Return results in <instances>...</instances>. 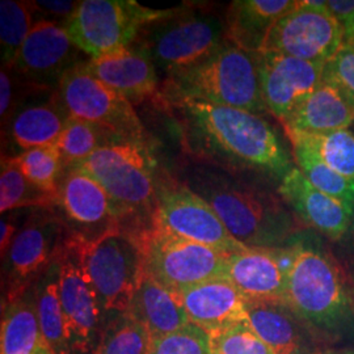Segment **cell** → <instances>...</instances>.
Instances as JSON below:
<instances>
[{
    "instance_id": "ba28073f",
    "label": "cell",
    "mask_w": 354,
    "mask_h": 354,
    "mask_svg": "<svg viewBox=\"0 0 354 354\" xmlns=\"http://www.w3.org/2000/svg\"><path fill=\"white\" fill-rule=\"evenodd\" d=\"M82 247L106 324L109 319L129 313L145 274L143 245L127 232L115 231L95 243L82 241Z\"/></svg>"
},
{
    "instance_id": "83f0119b",
    "label": "cell",
    "mask_w": 354,
    "mask_h": 354,
    "mask_svg": "<svg viewBox=\"0 0 354 354\" xmlns=\"http://www.w3.org/2000/svg\"><path fill=\"white\" fill-rule=\"evenodd\" d=\"M291 142L292 158L299 171L319 190L344 203L354 213V183L339 175L313 149L304 136L286 133Z\"/></svg>"
},
{
    "instance_id": "cb8c5ba5",
    "label": "cell",
    "mask_w": 354,
    "mask_h": 354,
    "mask_svg": "<svg viewBox=\"0 0 354 354\" xmlns=\"http://www.w3.org/2000/svg\"><path fill=\"white\" fill-rule=\"evenodd\" d=\"M298 3L292 0H235L230 4L225 19L226 37L243 50L260 53L273 26Z\"/></svg>"
},
{
    "instance_id": "30bf717a",
    "label": "cell",
    "mask_w": 354,
    "mask_h": 354,
    "mask_svg": "<svg viewBox=\"0 0 354 354\" xmlns=\"http://www.w3.org/2000/svg\"><path fill=\"white\" fill-rule=\"evenodd\" d=\"M57 88V97L70 115L104 127L121 140L147 143L133 104L88 73L86 61L70 67Z\"/></svg>"
},
{
    "instance_id": "e0dca14e",
    "label": "cell",
    "mask_w": 354,
    "mask_h": 354,
    "mask_svg": "<svg viewBox=\"0 0 354 354\" xmlns=\"http://www.w3.org/2000/svg\"><path fill=\"white\" fill-rule=\"evenodd\" d=\"M79 51L64 24L39 19L35 21L11 68L39 88H48L51 84L58 87L64 73L82 62L76 59Z\"/></svg>"
},
{
    "instance_id": "8fae6325",
    "label": "cell",
    "mask_w": 354,
    "mask_h": 354,
    "mask_svg": "<svg viewBox=\"0 0 354 354\" xmlns=\"http://www.w3.org/2000/svg\"><path fill=\"white\" fill-rule=\"evenodd\" d=\"M59 292L71 354H95L104 332V314L83 257L82 241L68 235L59 256Z\"/></svg>"
},
{
    "instance_id": "7bdbcfd3",
    "label": "cell",
    "mask_w": 354,
    "mask_h": 354,
    "mask_svg": "<svg viewBox=\"0 0 354 354\" xmlns=\"http://www.w3.org/2000/svg\"><path fill=\"white\" fill-rule=\"evenodd\" d=\"M324 7L336 20L344 24L354 13V0H326Z\"/></svg>"
},
{
    "instance_id": "9c48e42d",
    "label": "cell",
    "mask_w": 354,
    "mask_h": 354,
    "mask_svg": "<svg viewBox=\"0 0 354 354\" xmlns=\"http://www.w3.org/2000/svg\"><path fill=\"white\" fill-rule=\"evenodd\" d=\"M68 231L55 209H35L16 234L6 259V301L10 304L37 283L58 261Z\"/></svg>"
},
{
    "instance_id": "ee69618b",
    "label": "cell",
    "mask_w": 354,
    "mask_h": 354,
    "mask_svg": "<svg viewBox=\"0 0 354 354\" xmlns=\"http://www.w3.org/2000/svg\"><path fill=\"white\" fill-rule=\"evenodd\" d=\"M344 26V45H354V13L342 24Z\"/></svg>"
},
{
    "instance_id": "ffe728a7",
    "label": "cell",
    "mask_w": 354,
    "mask_h": 354,
    "mask_svg": "<svg viewBox=\"0 0 354 354\" xmlns=\"http://www.w3.org/2000/svg\"><path fill=\"white\" fill-rule=\"evenodd\" d=\"M248 324L276 354L317 353V335L285 301H247Z\"/></svg>"
},
{
    "instance_id": "8992f818",
    "label": "cell",
    "mask_w": 354,
    "mask_h": 354,
    "mask_svg": "<svg viewBox=\"0 0 354 354\" xmlns=\"http://www.w3.org/2000/svg\"><path fill=\"white\" fill-rule=\"evenodd\" d=\"M226 41V24L216 15L180 8L145 26L136 44L168 76L201 62Z\"/></svg>"
},
{
    "instance_id": "ab89813d",
    "label": "cell",
    "mask_w": 354,
    "mask_h": 354,
    "mask_svg": "<svg viewBox=\"0 0 354 354\" xmlns=\"http://www.w3.org/2000/svg\"><path fill=\"white\" fill-rule=\"evenodd\" d=\"M11 67H1L0 71V115L1 122L8 124L12 118L13 83Z\"/></svg>"
},
{
    "instance_id": "f6af8a7d",
    "label": "cell",
    "mask_w": 354,
    "mask_h": 354,
    "mask_svg": "<svg viewBox=\"0 0 354 354\" xmlns=\"http://www.w3.org/2000/svg\"><path fill=\"white\" fill-rule=\"evenodd\" d=\"M314 354H354V348H344V349H329V351H319Z\"/></svg>"
},
{
    "instance_id": "7a4b0ae2",
    "label": "cell",
    "mask_w": 354,
    "mask_h": 354,
    "mask_svg": "<svg viewBox=\"0 0 354 354\" xmlns=\"http://www.w3.org/2000/svg\"><path fill=\"white\" fill-rule=\"evenodd\" d=\"M192 181L190 189L212 205L228 232L248 248L285 247L306 231L279 192L263 184L207 169L196 171Z\"/></svg>"
},
{
    "instance_id": "60d3db41",
    "label": "cell",
    "mask_w": 354,
    "mask_h": 354,
    "mask_svg": "<svg viewBox=\"0 0 354 354\" xmlns=\"http://www.w3.org/2000/svg\"><path fill=\"white\" fill-rule=\"evenodd\" d=\"M35 10L41 13L42 16H51L53 21L55 19H62L64 23L75 12L79 1H32ZM58 23V21H57Z\"/></svg>"
},
{
    "instance_id": "d6986e66",
    "label": "cell",
    "mask_w": 354,
    "mask_h": 354,
    "mask_svg": "<svg viewBox=\"0 0 354 354\" xmlns=\"http://www.w3.org/2000/svg\"><path fill=\"white\" fill-rule=\"evenodd\" d=\"M279 193L307 227L329 243L340 241L351 226L353 213L339 200L315 188L297 165L279 181Z\"/></svg>"
},
{
    "instance_id": "74e56055",
    "label": "cell",
    "mask_w": 354,
    "mask_h": 354,
    "mask_svg": "<svg viewBox=\"0 0 354 354\" xmlns=\"http://www.w3.org/2000/svg\"><path fill=\"white\" fill-rule=\"evenodd\" d=\"M323 82L342 91L354 105V49L344 45L339 53L324 64Z\"/></svg>"
},
{
    "instance_id": "4fadbf2b",
    "label": "cell",
    "mask_w": 354,
    "mask_h": 354,
    "mask_svg": "<svg viewBox=\"0 0 354 354\" xmlns=\"http://www.w3.org/2000/svg\"><path fill=\"white\" fill-rule=\"evenodd\" d=\"M155 228L223 254L248 248L228 232L210 203L188 185L177 183L159 180Z\"/></svg>"
},
{
    "instance_id": "2e32d148",
    "label": "cell",
    "mask_w": 354,
    "mask_h": 354,
    "mask_svg": "<svg viewBox=\"0 0 354 354\" xmlns=\"http://www.w3.org/2000/svg\"><path fill=\"white\" fill-rule=\"evenodd\" d=\"M261 91L269 113L285 122L323 82L324 64L273 51L256 53Z\"/></svg>"
},
{
    "instance_id": "8d00e7d4",
    "label": "cell",
    "mask_w": 354,
    "mask_h": 354,
    "mask_svg": "<svg viewBox=\"0 0 354 354\" xmlns=\"http://www.w3.org/2000/svg\"><path fill=\"white\" fill-rule=\"evenodd\" d=\"M212 351L213 354H276L256 335L248 322L213 335Z\"/></svg>"
},
{
    "instance_id": "4dcf8cb0",
    "label": "cell",
    "mask_w": 354,
    "mask_h": 354,
    "mask_svg": "<svg viewBox=\"0 0 354 354\" xmlns=\"http://www.w3.org/2000/svg\"><path fill=\"white\" fill-rule=\"evenodd\" d=\"M118 140H125L118 138L104 127L70 115L55 146L61 153L64 168L67 169L80 165L96 150Z\"/></svg>"
},
{
    "instance_id": "3957f363",
    "label": "cell",
    "mask_w": 354,
    "mask_h": 354,
    "mask_svg": "<svg viewBox=\"0 0 354 354\" xmlns=\"http://www.w3.org/2000/svg\"><path fill=\"white\" fill-rule=\"evenodd\" d=\"M297 260L288 277L286 304L317 335L337 342L354 336V291L328 243L307 231L297 239Z\"/></svg>"
},
{
    "instance_id": "d6a6232c",
    "label": "cell",
    "mask_w": 354,
    "mask_h": 354,
    "mask_svg": "<svg viewBox=\"0 0 354 354\" xmlns=\"http://www.w3.org/2000/svg\"><path fill=\"white\" fill-rule=\"evenodd\" d=\"M151 337L145 326L129 313L106 322L95 354H149Z\"/></svg>"
},
{
    "instance_id": "603a6c76",
    "label": "cell",
    "mask_w": 354,
    "mask_h": 354,
    "mask_svg": "<svg viewBox=\"0 0 354 354\" xmlns=\"http://www.w3.org/2000/svg\"><path fill=\"white\" fill-rule=\"evenodd\" d=\"M354 124V105L340 89L322 82L290 117L282 122L286 133L326 136Z\"/></svg>"
},
{
    "instance_id": "f546056e",
    "label": "cell",
    "mask_w": 354,
    "mask_h": 354,
    "mask_svg": "<svg viewBox=\"0 0 354 354\" xmlns=\"http://www.w3.org/2000/svg\"><path fill=\"white\" fill-rule=\"evenodd\" d=\"M57 197L39 189L23 174L13 156L1 158L0 212L1 214L21 207L55 209Z\"/></svg>"
},
{
    "instance_id": "f1b7e54d",
    "label": "cell",
    "mask_w": 354,
    "mask_h": 354,
    "mask_svg": "<svg viewBox=\"0 0 354 354\" xmlns=\"http://www.w3.org/2000/svg\"><path fill=\"white\" fill-rule=\"evenodd\" d=\"M59 260V259H58ZM42 340L53 354H71L64 329L59 292V261L54 263L35 285Z\"/></svg>"
},
{
    "instance_id": "6da1fadb",
    "label": "cell",
    "mask_w": 354,
    "mask_h": 354,
    "mask_svg": "<svg viewBox=\"0 0 354 354\" xmlns=\"http://www.w3.org/2000/svg\"><path fill=\"white\" fill-rule=\"evenodd\" d=\"M178 113L190 153L225 169L282 180L294 167L277 130L257 114L206 102L169 105Z\"/></svg>"
},
{
    "instance_id": "52a82bcc",
    "label": "cell",
    "mask_w": 354,
    "mask_h": 354,
    "mask_svg": "<svg viewBox=\"0 0 354 354\" xmlns=\"http://www.w3.org/2000/svg\"><path fill=\"white\" fill-rule=\"evenodd\" d=\"M171 10H151L134 0H84L64 23L73 44L89 58L133 45L142 29Z\"/></svg>"
},
{
    "instance_id": "f35d334b",
    "label": "cell",
    "mask_w": 354,
    "mask_h": 354,
    "mask_svg": "<svg viewBox=\"0 0 354 354\" xmlns=\"http://www.w3.org/2000/svg\"><path fill=\"white\" fill-rule=\"evenodd\" d=\"M328 243L329 251L342 268L346 281L354 291V213L351 226L340 241Z\"/></svg>"
},
{
    "instance_id": "d590c367",
    "label": "cell",
    "mask_w": 354,
    "mask_h": 354,
    "mask_svg": "<svg viewBox=\"0 0 354 354\" xmlns=\"http://www.w3.org/2000/svg\"><path fill=\"white\" fill-rule=\"evenodd\" d=\"M149 354H213L212 335L189 323L167 336L152 339Z\"/></svg>"
},
{
    "instance_id": "1f68e13d",
    "label": "cell",
    "mask_w": 354,
    "mask_h": 354,
    "mask_svg": "<svg viewBox=\"0 0 354 354\" xmlns=\"http://www.w3.org/2000/svg\"><path fill=\"white\" fill-rule=\"evenodd\" d=\"M32 1L1 0L0 3V46L3 67H13L26 37L35 26Z\"/></svg>"
},
{
    "instance_id": "277c9868",
    "label": "cell",
    "mask_w": 354,
    "mask_h": 354,
    "mask_svg": "<svg viewBox=\"0 0 354 354\" xmlns=\"http://www.w3.org/2000/svg\"><path fill=\"white\" fill-rule=\"evenodd\" d=\"M75 167L108 193L120 230L143 241L155 228L159 185L149 143L118 140L96 150Z\"/></svg>"
},
{
    "instance_id": "7c38bea8",
    "label": "cell",
    "mask_w": 354,
    "mask_h": 354,
    "mask_svg": "<svg viewBox=\"0 0 354 354\" xmlns=\"http://www.w3.org/2000/svg\"><path fill=\"white\" fill-rule=\"evenodd\" d=\"M145 272L178 294L209 279H225L227 254L153 228L142 241Z\"/></svg>"
},
{
    "instance_id": "d4e9b609",
    "label": "cell",
    "mask_w": 354,
    "mask_h": 354,
    "mask_svg": "<svg viewBox=\"0 0 354 354\" xmlns=\"http://www.w3.org/2000/svg\"><path fill=\"white\" fill-rule=\"evenodd\" d=\"M129 314L140 322L150 337H163L189 324L176 294L165 289L146 272L130 304Z\"/></svg>"
},
{
    "instance_id": "ac0fdd59",
    "label": "cell",
    "mask_w": 354,
    "mask_h": 354,
    "mask_svg": "<svg viewBox=\"0 0 354 354\" xmlns=\"http://www.w3.org/2000/svg\"><path fill=\"white\" fill-rule=\"evenodd\" d=\"M92 75L131 104L162 99L158 70L147 51L136 42L127 48L86 61Z\"/></svg>"
},
{
    "instance_id": "e575fe53",
    "label": "cell",
    "mask_w": 354,
    "mask_h": 354,
    "mask_svg": "<svg viewBox=\"0 0 354 354\" xmlns=\"http://www.w3.org/2000/svg\"><path fill=\"white\" fill-rule=\"evenodd\" d=\"M304 137L335 172L354 183V134L351 129L326 136Z\"/></svg>"
},
{
    "instance_id": "5b68a950",
    "label": "cell",
    "mask_w": 354,
    "mask_h": 354,
    "mask_svg": "<svg viewBox=\"0 0 354 354\" xmlns=\"http://www.w3.org/2000/svg\"><path fill=\"white\" fill-rule=\"evenodd\" d=\"M162 99L168 106L181 102H206L264 117L266 108L256 53L226 41L201 62L165 76Z\"/></svg>"
},
{
    "instance_id": "7dc6e473",
    "label": "cell",
    "mask_w": 354,
    "mask_h": 354,
    "mask_svg": "<svg viewBox=\"0 0 354 354\" xmlns=\"http://www.w3.org/2000/svg\"><path fill=\"white\" fill-rule=\"evenodd\" d=\"M353 127V130H352V131H353V134H354V124H353V125H352V127Z\"/></svg>"
},
{
    "instance_id": "c3c4849f",
    "label": "cell",
    "mask_w": 354,
    "mask_h": 354,
    "mask_svg": "<svg viewBox=\"0 0 354 354\" xmlns=\"http://www.w3.org/2000/svg\"><path fill=\"white\" fill-rule=\"evenodd\" d=\"M349 46H352V48L354 49V45H349Z\"/></svg>"
},
{
    "instance_id": "b9f144b4",
    "label": "cell",
    "mask_w": 354,
    "mask_h": 354,
    "mask_svg": "<svg viewBox=\"0 0 354 354\" xmlns=\"http://www.w3.org/2000/svg\"><path fill=\"white\" fill-rule=\"evenodd\" d=\"M20 228L17 227V222L16 219H12V215L8 216H3L1 222H0V251H1V257L6 256V253L8 252L13 239L16 236V234L19 232Z\"/></svg>"
},
{
    "instance_id": "4316f807",
    "label": "cell",
    "mask_w": 354,
    "mask_h": 354,
    "mask_svg": "<svg viewBox=\"0 0 354 354\" xmlns=\"http://www.w3.org/2000/svg\"><path fill=\"white\" fill-rule=\"evenodd\" d=\"M0 340L1 354H33L44 342L35 286L3 306Z\"/></svg>"
},
{
    "instance_id": "bcb514c9",
    "label": "cell",
    "mask_w": 354,
    "mask_h": 354,
    "mask_svg": "<svg viewBox=\"0 0 354 354\" xmlns=\"http://www.w3.org/2000/svg\"><path fill=\"white\" fill-rule=\"evenodd\" d=\"M33 354H53V352H51L50 349H49V346H48L45 342H42V344L38 346L37 351Z\"/></svg>"
},
{
    "instance_id": "5bb4252c",
    "label": "cell",
    "mask_w": 354,
    "mask_h": 354,
    "mask_svg": "<svg viewBox=\"0 0 354 354\" xmlns=\"http://www.w3.org/2000/svg\"><path fill=\"white\" fill-rule=\"evenodd\" d=\"M326 0H304L273 26L263 51L327 64L344 46V26L324 7Z\"/></svg>"
},
{
    "instance_id": "484cf974",
    "label": "cell",
    "mask_w": 354,
    "mask_h": 354,
    "mask_svg": "<svg viewBox=\"0 0 354 354\" xmlns=\"http://www.w3.org/2000/svg\"><path fill=\"white\" fill-rule=\"evenodd\" d=\"M70 114L59 99L28 105L13 113L10 124V137L21 152L55 145L64 131Z\"/></svg>"
},
{
    "instance_id": "44dd1931",
    "label": "cell",
    "mask_w": 354,
    "mask_h": 354,
    "mask_svg": "<svg viewBox=\"0 0 354 354\" xmlns=\"http://www.w3.org/2000/svg\"><path fill=\"white\" fill-rule=\"evenodd\" d=\"M176 295L190 323L212 336L248 322L247 301L228 279H209Z\"/></svg>"
},
{
    "instance_id": "7402d4cb",
    "label": "cell",
    "mask_w": 354,
    "mask_h": 354,
    "mask_svg": "<svg viewBox=\"0 0 354 354\" xmlns=\"http://www.w3.org/2000/svg\"><path fill=\"white\" fill-rule=\"evenodd\" d=\"M225 279L245 301H285L288 276L279 266L274 248H245L226 257Z\"/></svg>"
},
{
    "instance_id": "836d02e7",
    "label": "cell",
    "mask_w": 354,
    "mask_h": 354,
    "mask_svg": "<svg viewBox=\"0 0 354 354\" xmlns=\"http://www.w3.org/2000/svg\"><path fill=\"white\" fill-rule=\"evenodd\" d=\"M23 174L39 189L57 197L64 168L55 145L32 149L13 156Z\"/></svg>"
},
{
    "instance_id": "9a60e30c",
    "label": "cell",
    "mask_w": 354,
    "mask_h": 354,
    "mask_svg": "<svg viewBox=\"0 0 354 354\" xmlns=\"http://www.w3.org/2000/svg\"><path fill=\"white\" fill-rule=\"evenodd\" d=\"M55 212L68 235L87 244L121 231L111 197L93 177L79 167L64 169L59 180Z\"/></svg>"
}]
</instances>
